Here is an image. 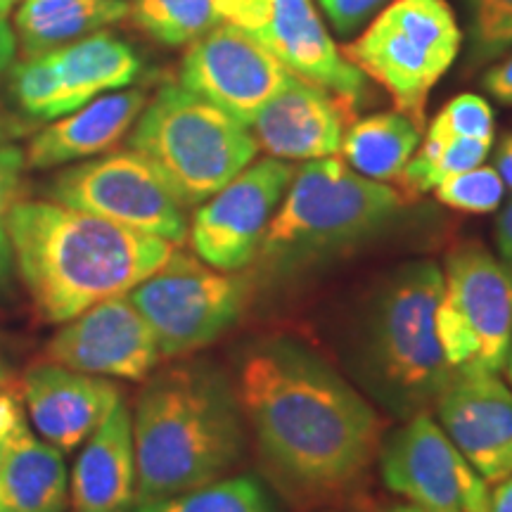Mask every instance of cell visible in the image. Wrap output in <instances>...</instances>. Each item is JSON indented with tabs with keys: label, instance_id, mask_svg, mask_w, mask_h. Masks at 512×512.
<instances>
[{
	"label": "cell",
	"instance_id": "1",
	"mask_svg": "<svg viewBox=\"0 0 512 512\" xmlns=\"http://www.w3.org/2000/svg\"><path fill=\"white\" fill-rule=\"evenodd\" d=\"M235 394L266 463L306 494L347 489L380 448L375 408L302 344L254 347Z\"/></svg>",
	"mask_w": 512,
	"mask_h": 512
},
{
	"label": "cell",
	"instance_id": "2",
	"mask_svg": "<svg viewBox=\"0 0 512 512\" xmlns=\"http://www.w3.org/2000/svg\"><path fill=\"white\" fill-rule=\"evenodd\" d=\"M5 235L31 304L53 325L128 294L176 249L155 235L55 200H17Z\"/></svg>",
	"mask_w": 512,
	"mask_h": 512
},
{
	"label": "cell",
	"instance_id": "3",
	"mask_svg": "<svg viewBox=\"0 0 512 512\" xmlns=\"http://www.w3.org/2000/svg\"><path fill=\"white\" fill-rule=\"evenodd\" d=\"M133 420L136 505L226 477L245 451L238 394L204 366L169 368L140 392Z\"/></svg>",
	"mask_w": 512,
	"mask_h": 512
},
{
	"label": "cell",
	"instance_id": "4",
	"mask_svg": "<svg viewBox=\"0 0 512 512\" xmlns=\"http://www.w3.org/2000/svg\"><path fill=\"white\" fill-rule=\"evenodd\" d=\"M128 150L155 166L185 209L207 202L259 155L245 124L181 83H166L145 102Z\"/></svg>",
	"mask_w": 512,
	"mask_h": 512
},
{
	"label": "cell",
	"instance_id": "5",
	"mask_svg": "<svg viewBox=\"0 0 512 512\" xmlns=\"http://www.w3.org/2000/svg\"><path fill=\"white\" fill-rule=\"evenodd\" d=\"M441 290L444 271L434 261H415L384 283L370 309L366 370L377 394L399 415L437 401L456 375L439 339Z\"/></svg>",
	"mask_w": 512,
	"mask_h": 512
},
{
	"label": "cell",
	"instance_id": "6",
	"mask_svg": "<svg viewBox=\"0 0 512 512\" xmlns=\"http://www.w3.org/2000/svg\"><path fill=\"white\" fill-rule=\"evenodd\" d=\"M401 204L399 188L356 174L339 155L304 162L294 169L259 254L268 264H287L351 245L384 226Z\"/></svg>",
	"mask_w": 512,
	"mask_h": 512
},
{
	"label": "cell",
	"instance_id": "7",
	"mask_svg": "<svg viewBox=\"0 0 512 512\" xmlns=\"http://www.w3.org/2000/svg\"><path fill=\"white\" fill-rule=\"evenodd\" d=\"M463 48V29L448 0H392L342 53L366 79L384 88L394 110L425 126L432 88Z\"/></svg>",
	"mask_w": 512,
	"mask_h": 512
},
{
	"label": "cell",
	"instance_id": "8",
	"mask_svg": "<svg viewBox=\"0 0 512 512\" xmlns=\"http://www.w3.org/2000/svg\"><path fill=\"white\" fill-rule=\"evenodd\" d=\"M437 325L453 373H501L512 335L510 268L477 242L453 249L444 266Z\"/></svg>",
	"mask_w": 512,
	"mask_h": 512
},
{
	"label": "cell",
	"instance_id": "9",
	"mask_svg": "<svg viewBox=\"0 0 512 512\" xmlns=\"http://www.w3.org/2000/svg\"><path fill=\"white\" fill-rule=\"evenodd\" d=\"M247 297L249 283L242 275L219 271L178 249L128 292L162 358L188 356L226 335L245 311Z\"/></svg>",
	"mask_w": 512,
	"mask_h": 512
},
{
	"label": "cell",
	"instance_id": "10",
	"mask_svg": "<svg viewBox=\"0 0 512 512\" xmlns=\"http://www.w3.org/2000/svg\"><path fill=\"white\" fill-rule=\"evenodd\" d=\"M50 200L181 247L190 221L155 166L133 150L76 162L48 183Z\"/></svg>",
	"mask_w": 512,
	"mask_h": 512
},
{
	"label": "cell",
	"instance_id": "11",
	"mask_svg": "<svg viewBox=\"0 0 512 512\" xmlns=\"http://www.w3.org/2000/svg\"><path fill=\"white\" fill-rule=\"evenodd\" d=\"M228 24L247 31L297 79L358 105L368 79L344 57L316 0H235Z\"/></svg>",
	"mask_w": 512,
	"mask_h": 512
},
{
	"label": "cell",
	"instance_id": "12",
	"mask_svg": "<svg viewBox=\"0 0 512 512\" xmlns=\"http://www.w3.org/2000/svg\"><path fill=\"white\" fill-rule=\"evenodd\" d=\"M292 176L290 162L254 159L197 207L188 230L195 256L219 271H240L252 264Z\"/></svg>",
	"mask_w": 512,
	"mask_h": 512
},
{
	"label": "cell",
	"instance_id": "13",
	"mask_svg": "<svg viewBox=\"0 0 512 512\" xmlns=\"http://www.w3.org/2000/svg\"><path fill=\"white\" fill-rule=\"evenodd\" d=\"M382 479L408 503L434 512H484L489 482L427 411L411 415L382 448Z\"/></svg>",
	"mask_w": 512,
	"mask_h": 512
},
{
	"label": "cell",
	"instance_id": "14",
	"mask_svg": "<svg viewBox=\"0 0 512 512\" xmlns=\"http://www.w3.org/2000/svg\"><path fill=\"white\" fill-rule=\"evenodd\" d=\"M181 86L249 128L294 76L235 24H219L185 46Z\"/></svg>",
	"mask_w": 512,
	"mask_h": 512
},
{
	"label": "cell",
	"instance_id": "15",
	"mask_svg": "<svg viewBox=\"0 0 512 512\" xmlns=\"http://www.w3.org/2000/svg\"><path fill=\"white\" fill-rule=\"evenodd\" d=\"M48 363L76 373L140 382L162 361L157 339L128 294L110 297L74 316L48 339Z\"/></svg>",
	"mask_w": 512,
	"mask_h": 512
},
{
	"label": "cell",
	"instance_id": "16",
	"mask_svg": "<svg viewBox=\"0 0 512 512\" xmlns=\"http://www.w3.org/2000/svg\"><path fill=\"white\" fill-rule=\"evenodd\" d=\"M441 430L463 458L496 484L512 475V387L498 373L453 375L439 394Z\"/></svg>",
	"mask_w": 512,
	"mask_h": 512
},
{
	"label": "cell",
	"instance_id": "17",
	"mask_svg": "<svg viewBox=\"0 0 512 512\" xmlns=\"http://www.w3.org/2000/svg\"><path fill=\"white\" fill-rule=\"evenodd\" d=\"M351 121L354 105L294 76L290 86L256 114L249 133L268 157L283 162H313L339 155Z\"/></svg>",
	"mask_w": 512,
	"mask_h": 512
},
{
	"label": "cell",
	"instance_id": "18",
	"mask_svg": "<svg viewBox=\"0 0 512 512\" xmlns=\"http://www.w3.org/2000/svg\"><path fill=\"white\" fill-rule=\"evenodd\" d=\"M119 401L121 392L107 377L57 363H38L22 375V406L31 430L62 453L83 446Z\"/></svg>",
	"mask_w": 512,
	"mask_h": 512
},
{
	"label": "cell",
	"instance_id": "19",
	"mask_svg": "<svg viewBox=\"0 0 512 512\" xmlns=\"http://www.w3.org/2000/svg\"><path fill=\"white\" fill-rule=\"evenodd\" d=\"M145 102L147 95L138 88H121L50 121L29 140L27 166L46 171L105 155L128 136Z\"/></svg>",
	"mask_w": 512,
	"mask_h": 512
},
{
	"label": "cell",
	"instance_id": "20",
	"mask_svg": "<svg viewBox=\"0 0 512 512\" xmlns=\"http://www.w3.org/2000/svg\"><path fill=\"white\" fill-rule=\"evenodd\" d=\"M136 444L124 401L83 441L69 477V512H131L136 508Z\"/></svg>",
	"mask_w": 512,
	"mask_h": 512
},
{
	"label": "cell",
	"instance_id": "21",
	"mask_svg": "<svg viewBox=\"0 0 512 512\" xmlns=\"http://www.w3.org/2000/svg\"><path fill=\"white\" fill-rule=\"evenodd\" d=\"M53 62L60 81L67 114L98 95L121 91L131 86L140 74V57L126 41L112 36L110 31L79 38L57 50L46 53Z\"/></svg>",
	"mask_w": 512,
	"mask_h": 512
},
{
	"label": "cell",
	"instance_id": "22",
	"mask_svg": "<svg viewBox=\"0 0 512 512\" xmlns=\"http://www.w3.org/2000/svg\"><path fill=\"white\" fill-rule=\"evenodd\" d=\"M69 472L60 448L38 439L27 422L0 465V512H64Z\"/></svg>",
	"mask_w": 512,
	"mask_h": 512
},
{
	"label": "cell",
	"instance_id": "23",
	"mask_svg": "<svg viewBox=\"0 0 512 512\" xmlns=\"http://www.w3.org/2000/svg\"><path fill=\"white\" fill-rule=\"evenodd\" d=\"M126 17V0H22L12 12V29L29 57L69 46Z\"/></svg>",
	"mask_w": 512,
	"mask_h": 512
},
{
	"label": "cell",
	"instance_id": "24",
	"mask_svg": "<svg viewBox=\"0 0 512 512\" xmlns=\"http://www.w3.org/2000/svg\"><path fill=\"white\" fill-rule=\"evenodd\" d=\"M425 126L399 110L354 119L342 138L339 155L356 174L377 183H396L420 147Z\"/></svg>",
	"mask_w": 512,
	"mask_h": 512
},
{
	"label": "cell",
	"instance_id": "25",
	"mask_svg": "<svg viewBox=\"0 0 512 512\" xmlns=\"http://www.w3.org/2000/svg\"><path fill=\"white\" fill-rule=\"evenodd\" d=\"M128 17L166 48L190 46L228 22L235 0H126Z\"/></svg>",
	"mask_w": 512,
	"mask_h": 512
},
{
	"label": "cell",
	"instance_id": "26",
	"mask_svg": "<svg viewBox=\"0 0 512 512\" xmlns=\"http://www.w3.org/2000/svg\"><path fill=\"white\" fill-rule=\"evenodd\" d=\"M494 150L491 138H448V140H420L411 162L401 171L399 190L408 195H425L432 192L444 178L475 169L484 164Z\"/></svg>",
	"mask_w": 512,
	"mask_h": 512
},
{
	"label": "cell",
	"instance_id": "27",
	"mask_svg": "<svg viewBox=\"0 0 512 512\" xmlns=\"http://www.w3.org/2000/svg\"><path fill=\"white\" fill-rule=\"evenodd\" d=\"M133 512H273L264 486L249 475L221 477L185 494L140 503Z\"/></svg>",
	"mask_w": 512,
	"mask_h": 512
},
{
	"label": "cell",
	"instance_id": "28",
	"mask_svg": "<svg viewBox=\"0 0 512 512\" xmlns=\"http://www.w3.org/2000/svg\"><path fill=\"white\" fill-rule=\"evenodd\" d=\"M10 88L19 110L29 114V117L55 121L67 114L60 81H57L55 67L46 53L29 55L27 60L15 64L12 67Z\"/></svg>",
	"mask_w": 512,
	"mask_h": 512
},
{
	"label": "cell",
	"instance_id": "29",
	"mask_svg": "<svg viewBox=\"0 0 512 512\" xmlns=\"http://www.w3.org/2000/svg\"><path fill=\"white\" fill-rule=\"evenodd\" d=\"M470 62L501 60L512 50V0H463Z\"/></svg>",
	"mask_w": 512,
	"mask_h": 512
},
{
	"label": "cell",
	"instance_id": "30",
	"mask_svg": "<svg viewBox=\"0 0 512 512\" xmlns=\"http://www.w3.org/2000/svg\"><path fill=\"white\" fill-rule=\"evenodd\" d=\"M432 192L448 209L463 214H494L503 204L505 185L494 166L479 164L444 178Z\"/></svg>",
	"mask_w": 512,
	"mask_h": 512
},
{
	"label": "cell",
	"instance_id": "31",
	"mask_svg": "<svg viewBox=\"0 0 512 512\" xmlns=\"http://www.w3.org/2000/svg\"><path fill=\"white\" fill-rule=\"evenodd\" d=\"M496 136L494 107L489 100L475 93H460L441 107L427 131L425 140H448V138H491Z\"/></svg>",
	"mask_w": 512,
	"mask_h": 512
},
{
	"label": "cell",
	"instance_id": "32",
	"mask_svg": "<svg viewBox=\"0 0 512 512\" xmlns=\"http://www.w3.org/2000/svg\"><path fill=\"white\" fill-rule=\"evenodd\" d=\"M24 169H27L24 150L15 143L8 128L0 124V254L3 256L10 254L5 221H8L10 209L17 204Z\"/></svg>",
	"mask_w": 512,
	"mask_h": 512
},
{
	"label": "cell",
	"instance_id": "33",
	"mask_svg": "<svg viewBox=\"0 0 512 512\" xmlns=\"http://www.w3.org/2000/svg\"><path fill=\"white\" fill-rule=\"evenodd\" d=\"M392 0H316L337 36H356Z\"/></svg>",
	"mask_w": 512,
	"mask_h": 512
},
{
	"label": "cell",
	"instance_id": "34",
	"mask_svg": "<svg viewBox=\"0 0 512 512\" xmlns=\"http://www.w3.org/2000/svg\"><path fill=\"white\" fill-rule=\"evenodd\" d=\"M24 425H27V415H24L22 401L8 389H3L0 392V465L10 453L19 432L24 430Z\"/></svg>",
	"mask_w": 512,
	"mask_h": 512
},
{
	"label": "cell",
	"instance_id": "35",
	"mask_svg": "<svg viewBox=\"0 0 512 512\" xmlns=\"http://www.w3.org/2000/svg\"><path fill=\"white\" fill-rule=\"evenodd\" d=\"M482 86L496 102L512 107V53L503 55L486 69Z\"/></svg>",
	"mask_w": 512,
	"mask_h": 512
},
{
	"label": "cell",
	"instance_id": "36",
	"mask_svg": "<svg viewBox=\"0 0 512 512\" xmlns=\"http://www.w3.org/2000/svg\"><path fill=\"white\" fill-rule=\"evenodd\" d=\"M496 247L498 259L512 271V200L505 204L496 219Z\"/></svg>",
	"mask_w": 512,
	"mask_h": 512
},
{
	"label": "cell",
	"instance_id": "37",
	"mask_svg": "<svg viewBox=\"0 0 512 512\" xmlns=\"http://www.w3.org/2000/svg\"><path fill=\"white\" fill-rule=\"evenodd\" d=\"M494 169L501 176L505 190L512 192V133H505V136L498 140L494 150Z\"/></svg>",
	"mask_w": 512,
	"mask_h": 512
},
{
	"label": "cell",
	"instance_id": "38",
	"mask_svg": "<svg viewBox=\"0 0 512 512\" xmlns=\"http://www.w3.org/2000/svg\"><path fill=\"white\" fill-rule=\"evenodd\" d=\"M484 512H512V475L489 486Z\"/></svg>",
	"mask_w": 512,
	"mask_h": 512
},
{
	"label": "cell",
	"instance_id": "39",
	"mask_svg": "<svg viewBox=\"0 0 512 512\" xmlns=\"http://www.w3.org/2000/svg\"><path fill=\"white\" fill-rule=\"evenodd\" d=\"M17 48H19L17 36H15V29H12L10 17L0 15V74H3L5 69L15 62Z\"/></svg>",
	"mask_w": 512,
	"mask_h": 512
},
{
	"label": "cell",
	"instance_id": "40",
	"mask_svg": "<svg viewBox=\"0 0 512 512\" xmlns=\"http://www.w3.org/2000/svg\"><path fill=\"white\" fill-rule=\"evenodd\" d=\"M12 382V370H10V363L5 361L3 356H0V392L3 389H8V384Z\"/></svg>",
	"mask_w": 512,
	"mask_h": 512
},
{
	"label": "cell",
	"instance_id": "41",
	"mask_svg": "<svg viewBox=\"0 0 512 512\" xmlns=\"http://www.w3.org/2000/svg\"><path fill=\"white\" fill-rule=\"evenodd\" d=\"M384 512H434V510H427V508H422V505H415V503H403V505H394V508H389Z\"/></svg>",
	"mask_w": 512,
	"mask_h": 512
},
{
	"label": "cell",
	"instance_id": "42",
	"mask_svg": "<svg viewBox=\"0 0 512 512\" xmlns=\"http://www.w3.org/2000/svg\"><path fill=\"white\" fill-rule=\"evenodd\" d=\"M19 0H0V15L3 17H10L12 12H15Z\"/></svg>",
	"mask_w": 512,
	"mask_h": 512
},
{
	"label": "cell",
	"instance_id": "43",
	"mask_svg": "<svg viewBox=\"0 0 512 512\" xmlns=\"http://www.w3.org/2000/svg\"><path fill=\"white\" fill-rule=\"evenodd\" d=\"M505 373H508V382L512 387V335H510V347H508V358H505Z\"/></svg>",
	"mask_w": 512,
	"mask_h": 512
}]
</instances>
